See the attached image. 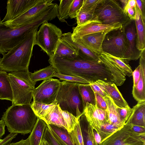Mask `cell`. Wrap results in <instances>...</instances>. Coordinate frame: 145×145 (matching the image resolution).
Instances as JSON below:
<instances>
[{
	"label": "cell",
	"instance_id": "6f0895ef",
	"mask_svg": "<svg viewBox=\"0 0 145 145\" xmlns=\"http://www.w3.org/2000/svg\"><path fill=\"white\" fill-rule=\"evenodd\" d=\"M40 145H46V140L42 138Z\"/></svg>",
	"mask_w": 145,
	"mask_h": 145
},
{
	"label": "cell",
	"instance_id": "83f0119b",
	"mask_svg": "<svg viewBox=\"0 0 145 145\" xmlns=\"http://www.w3.org/2000/svg\"><path fill=\"white\" fill-rule=\"evenodd\" d=\"M7 72L0 70V99L12 101L13 95Z\"/></svg>",
	"mask_w": 145,
	"mask_h": 145
},
{
	"label": "cell",
	"instance_id": "8fae6325",
	"mask_svg": "<svg viewBox=\"0 0 145 145\" xmlns=\"http://www.w3.org/2000/svg\"><path fill=\"white\" fill-rule=\"evenodd\" d=\"M60 85L58 79L50 78L44 80L35 89L33 101L46 105L57 103L56 98Z\"/></svg>",
	"mask_w": 145,
	"mask_h": 145
},
{
	"label": "cell",
	"instance_id": "ac0fdd59",
	"mask_svg": "<svg viewBox=\"0 0 145 145\" xmlns=\"http://www.w3.org/2000/svg\"><path fill=\"white\" fill-rule=\"evenodd\" d=\"M108 32H102L88 34L79 40L86 47L99 55L102 52V43Z\"/></svg>",
	"mask_w": 145,
	"mask_h": 145
},
{
	"label": "cell",
	"instance_id": "db71d44e",
	"mask_svg": "<svg viewBox=\"0 0 145 145\" xmlns=\"http://www.w3.org/2000/svg\"><path fill=\"white\" fill-rule=\"evenodd\" d=\"M94 135L95 140L98 145H101V139L100 135L94 130Z\"/></svg>",
	"mask_w": 145,
	"mask_h": 145
},
{
	"label": "cell",
	"instance_id": "6da1fadb",
	"mask_svg": "<svg viewBox=\"0 0 145 145\" xmlns=\"http://www.w3.org/2000/svg\"><path fill=\"white\" fill-rule=\"evenodd\" d=\"M38 28L29 31L22 41L0 57V70L10 72L28 70Z\"/></svg>",
	"mask_w": 145,
	"mask_h": 145
},
{
	"label": "cell",
	"instance_id": "bcb514c9",
	"mask_svg": "<svg viewBox=\"0 0 145 145\" xmlns=\"http://www.w3.org/2000/svg\"><path fill=\"white\" fill-rule=\"evenodd\" d=\"M136 6L138 9L142 18L145 20V4L144 0H136Z\"/></svg>",
	"mask_w": 145,
	"mask_h": 145
},
{
	"label": "cell",
	"instance_id": "6125c7cd",
	"mask_svg": "<svg viewBox=\"0 0 145 145\" xmlns=\"http://www.w3.org/2000/svg\"></svg>",
	"mask_w": 145,
	"mask_h": 145
},
{
	"label": "cell",
	"instance_id": "9a60e30c",
	"mask_svg": "<svg viewBox=\"0 0 145 145\" xmlns=\"http://www.w3.org/2000/svg\"><path fill=\"white\" fill-rule=\"evenodd\" d=\"M39 0H8L7 2V12L3 22L12 20L20 16L33 7Z\"/></svg>",
	"mask_w": 145,
	"mask_h": 145
},
{
	"label": "cell",
	"instance_id": "4fadbf2b",
	"mask_svg": "<svg viewBox=\"0 0 145 145\" xmlns=\"http://www.w3.org/2000/svg\"><path fill=\"white\" fill-rule=\"evenodd\" d=\"M123 26L120 23L113 24H104L99 21L91 20L80 25L72 28L71 34L72 40L75 42L85 35L102 32H109L111 31L121 28Z\"/></svg>",
	"mask_w": 145,
	"mask_h": 145
},
{
	"label": "cell",
	"instance_id": "f5cc1de1",
	"mask_svg": "<svg viewBox=\"0 0 145 145\" xmlns=\"http://www.w3.org/2000/svg\"><path fill=\"white\" fill-rule=\"evenodd\" d=\"M5 124L4 121L1 120L0 121V138L5 134Z\"/></svg>",
	"mask_w": 145,
	"mask_h": 145
},
{
	"label": "cell",
	"instance_id": "2e32d148",
	"mask_svg": "<svg viewBox=\"0 0 145 145\" xmlns=\"http://www.w3.org/2000/svg\"><path fill=\"white\" fill-rule=\"evenodd\" d=\"M129 44V49L125 59L128 61L136 60L141 55L142 51L137 47V31L135 20H131L123 25Z\"/></svg>",
	"mask_w": 145,
	"mask_h": 145
},
{
	"label": "cell",
	"instance_id": "ffe728a7",
	"mask_svg": "<svg viewBox=\"0 0 145 145\" xmlns=\"http://www.w3.org/2000/svg\"><path fill=\"white\" fill-rule=\"evenodd\" d=\"M134 9L137 31V47L139 51H142L145 49V20L142 18L137 6Z\"/></svg>",
	"mask_w": 145,
	"mask_h": 145
},
{
	"label": "cell",
	"instance_id": "4dcf8cb0",
	"mask_svg": "<svg viewBox=\"0 0 145 145\" xmlns=\"http://www.w3.org/2000/svg\"><path fill=\"white\" fill-rule=\"evenodd\" d=\"M104 53L109 59L117 66L122 73L125 76L129 77L132 76L133 71L129 64V61L123 58Z\"/></svg>",
	"mask_w": 145,
	"mask_h": 145
},
{
	"label": "cell",
	"instance_id": "816d5d0a",
	"mask_svg": "<svg viewBox=\"0 0 145 145\" xmlns=\"http://www.w3.org/2000/svg\"><path fill=\"white\" fill-rule=\"evenodd\" d=\"M8 145H30L28 138L26 140L22 139L19 141L10 143Z\"/></svg>",
	"mask_w": 145,
	"mask_h": 145
},
{
	"label": "cell",
	"instance_id": "b9f144b4",
	"mask_svg": "<svg viewBox=\"0 0 145 145\" xmlns=\"http://www.w3.org/2000/svg\"><path fill=\"white\" fill-rule=\"evenodd\" d=\"M118 113L122 120L125 123L129 120L133 112V108L117 107Z\"/></svg>",
	"mask_w": 145,
	"mask_h": 145
},
{
	"label": "cell",
	"instance_id": "f1b7e54d",
	"mask_svg": "<svg viewBox=\"0 0 145 145\" xmlns=\"http://www.w3.org/2000/svg\"><path fill=\"white\" fill-rule=\"evenodd\" d=\"M55 72V68L50 65L33 73L29 72V75L31 80L36 82L38 81L52 78Z\"/></svg>",
	"mask_w": 145,
	"mask_h": 145
},
{
	"label": "cell",
	"instance_id": "ee69618b",
	"mask_svg": "<svg viewBox=\"0 0 145 145\" xmlns=\"http://www.w3.org/2000/svg\"><path fill=\"white\" fill-rule=\"evenodd\" d=\"M119 129L118 127L108 123L105 124L102 127V130L106 138Z\"/></svg>",
	"mask_w": 145,
	"mask_h": 145
},
{
	"label": "cell",
	"instance_id": "4316f807",
	"mask_svg": "<svg viewBox=\"0 0 145 145\" xmlns=\"http://www.w3.org/2000/svg\"><path fill=\"white\" fill-rule=\"evenodd\" d=\"M47 126L61 145H74L66 129L53 125H47Z\"/></svg>",
	"mask_w": 145,
	"mask_h": 145
},
{
	"label": "cell",
	"instance_id": "1f68e13d",
	"mask_svg": "<svg viewBox=\"0 0 145 145\" xmlns=\"http://www.w3.org/2000/svg\"><path fill=\"white\" fill-rule=\"evenodd\" d=\"M78 51L74 49L65 42L61 39L59 40L54 55L66 56H76Z\"/></svg>",
	"mask_w": 145,
	"mask_h": 145
},
{
	"label": "cell",
	"instance_id": "ba28073f",
	"mask_svg": "<svg viewBox=\"0 0 145 145\" xmlns=\"http://www.w3.org/2000/svg\"><path fill=\"white\" fill-rule=\"evenodd\" d=\"M80 77L89 84L99 80L115 84L114 78L109 69L99 59H89L83 56L82 69Z\"/></svg>",
	"mask_w": 145,
	"mask_h": 145
},
{
	"label": "cell",
	"instance_id": "cb8c5ba5",
	"mask_svg": "<svg viewBox=\"0 0 145 145\" xmlns=\"http://www.w3.org/2000/svg\"><path fill=\"white\" fill-rule=\"evenodd\" d=\"M47 126L44 121L37 117L36 122L28 138L30 145H40Z\"/></svg>",
	"mask_w": 145,
	"mask_h": 145
},
{
	"label": "cell",
	"instance_id": "9c48e42d",
	"mask_svg": "<svg viewBox=\"0 0 145 145\" xmlns=\"http://www.w3.org/2000/svg\"><path fill=\"white\" fill-rule=\"evenodd\" d=\"M102 52L125 59L129 44L123 27L111 31L105 35L102 44Z\"/></svg>",
	"mask_w": 145,
	"mask_h": 145
},
{
	"label": "cell",
	"instance_id": "60d3db41",
	"mask_svg": "<svg viewBox=\"0 0 145 145\" xmlns=\"http://www.w3.org/2000/svg\"><path fill=\"white\" fill-rule=\"evenodd\" d=\"M102 0H84L80 11H94L96 7Z\"/></svg>",
	"mask_w": 145,
	"mask_h": 145
},
{
	"label": "cell",
	"instance_id": "d6a6232c",
	"mask_svg": "<svg viewBox=\"0 0 145 145\" xmlns=\"http://www.w3.org/2000/svg\"><path fill=\"white\" fill-rule=\"evenodd\" d=\"M132 94L138 102L145 101V78L140 72V78L137 84L133 86Z\"/></svg>",
	"mask_w": 145,
	"mask_h": 145
},
{
	"label": "cell",
	"instance_id": "74e56055",
	"mask_svg": "<svg viewBox=\"0 0 145 145\" xmlns=\"http://www.w3.org/2000/svg\"><path fill=\"white\" fill-rule=\"evenodd\" d=\"M53 77H57L59 78L61 80H63V81L82 84H89L88 82L87 81L81 78L62 74L56 72L54 73Z\"/></svg>",
	"mask_w": 145,
	"mask_h": 145
},
{
	"label": "cell",
	"instance_id": "44dd1931",
	"mask_svg": "<svg viewBox=\"0 0 145 145\" xmlns=\"http://www.w3.org/2000/svg\"><path fill=\"white\" fill-rule=\"evenodd\" d=\"M103 98L107 106L106 110L108 117V123L120 129L125 123L119 116L117 109V106L109 97L107 96Z\"/></svg>",
	"mask_w": 145,
	"mask_h": 145
},
{
	"label": "cell",
	"instance_id": "7dc6e473",
	"mask_svg": "<svg viewBox=\"0 0 145 145\" xmlns=\"http://www.w3.org/2000/svg\"><path fill=\"white\" fill-rule=\"evenodd\" d=\"M141 72V68L139 65L133 72L132 76L133 79V86H136L139 80Z\"/></svg>",
	"mask_w": 145,
	"mask_h": 145
},
{
	"label": "cell",
	"instance_id": "d590c367",
	"mask_svg": "<svg viewBox=\"0 0 145 145\" xmlns=\"http://www.w3.org/2000/svg\"><path fill=\"white\" fill-rule=\"evenodd\" d=\"M61 112L67 127L69 133L73 130L76 124L79 121V118H77L71 113L61 109Z\"/></svg>",
	"mask_w": 145,
	"mask_h": 145
},
{
	"label": "cell",
	"instance_id": "e575fe53",
	"mask_svg": "<svg viewBox=\"0 0 145 145\" xmlns=\"http://www.w3.org/2000/svg\"><path fill=\"white\" fill-rule=\"evenodd\" d=\"M59 1L57 17L61 22H66L65 19L69 17V10L73 0H60Z\"/></svg>",
	"mask_w": 145,
	"mask_h": 145
},
{
	"label": "cell",
	"instance_id": "681fc988",
	"mask_svg": "<svg viewBox=\"0 0 145 145\" xmlns=\"http://www.w3.org/2000/svg\"><path fill=\"white\" fill-rule=\"evenodd\" d=\"M124 10L127 14L131 20H135V12L134 8L125 7Z\"/></svg>",
	"mask_w": 145,
	"mask_h": 145
},
{
	"label": "cell",
	"instance_id": "3957f363",
	"mask_svg": "<svg viewBox=\"0 0 145 145\" xmlns=\"http://www.w3.org/2000/svg\"><path fill=\"white\" fill-rule=\"evenodd\" d=\"M37 118L30 103L12 105L4 113L1 120L10 133L24 135L31 132Z\"/></svg>",
	"mask_w": 145,
	"mask_h": 145
},
{
	"label": "cell",
	"instance_id": "d4e9b609",
	"mask_svg": "<svg viewBox=\"0 0 145 145\" xmlns=\"http://www.w3.org/2000/svg\"><path fill=\"white\" fill-rule=\"evenodd\" d=\"M79 121L84 145H98L95 139L94 129L87 120L83 114L80 117Z\"/></svg>",
	"mask_w": 145,
	"mask_h": 145
},
{
	"label": "cell",
	"instance_id": "d6986e66",
	"mask_svg": "<svg viewBox=\"0 0 145 145\" xmlns=\"http://www.w3.org/2000/svg\"><path fill=\"white\" fill-rule=\"evenodd\" d=\"M71 32L63 33L60 39L65 42L74 49L78 50L87 58L95 61L99 60V55L86 47L79 39L75 42L73 41L71 38Z\"/></svg>",
	"mask_w": 145,
	"mask_h": 145
},
{
	"label": "cell",
	"instance_id": "836d02e7",
	"mask_svg": "<svg viewBox=\"0 0 145 145\" xmlns=\"http://www.w3.org/2000/svg\"><path fill=\"white\" fill-rule=\"evenodd\" d=\"M57 104L46 105L33 101L31 103V105L33 110L37 117L42 119Z\"/></svg>",
	"mask_w": 145,
	"mask_h": 145
},
{
	"label": "cell",
	"instance_id": "30bf717a",
	"mask_svg": "<svg viewBox=\"0 0 145 145\" xmlns=\"http://www.w3.org/2000/svg\"><path fill=\"white\" fill-rule=\"evenodd\" d=\"M132 126L127 122L122 127L103 141L101 145H145V133L135 132Z\"/></svg>",
	"mask_w": 145,
	"mask_h": 145
},
{
	"label": "cell",
	"instance_id": "7bdbcfd3",
	"mask_svg": "<svg viewBox=\"0 0 145 145\" xmlns=\"http://www.w3.org/2000/svg\"><path fill=\"white\" fill-rule=\"evenodd\" d=\"M42 138L51 145H61L54 137L47 126L45 129Z\"/></svg>",
	"mask_w": 145,
	"mask_h": 145
},
{
	"label": "cell",
	"instance_id": "680465c9",
	"mask_svg": "<svg viewBox=\"0 0 145 145\" xmlns=\"http://www.w3.org/2000/svg\"><path fill=\"white\" fill-rule=\"evenodd\" d=\"M46 145H51L46 140Z\"/></svg>",
	"mask_w": 145,
	"mask_h": 145
},
{
	"label": "cell",
	"instance_id": "8992f818",
	"mask_svg": "<svg viewBox=\"0 0 145 145\" xmlns=\"http://www.w3.org/2000/svg\"><path fill=\"white\" fill-rule=\"evenodd\" d=\"M91 20L104 24L120 23L123 25L131 20L118 1L102 0L94 11Z\"/></svg>",
	"mask_w": 145,
	"mask_h": 145
},
{
	"label": "cell",
	"instance_id": "11a10c76",
	"mask_svg": "<svg viewBox=\"0 0 145 145\" xmlns=\"http://www.w3.org/2000/svg\"><path fill=\"white\" fill-rule=\"evenodd\" d=\"M136 6L135 0H128L125 7L134 8Z\"/></svg>",
	"mask_w": 145,
	"mask_h": 145
},
{
	"label": "cell",
	"instance_id": "91938a15",
	"mask_svg": "<svg viewBox=\"0 0 145 145\" xmlns=\"http://www.w3.org/2000/svg\"><path fill=\"white\" fill-rule=\"evenodd\" d=\"M2 140H3V139H1L0 138V142H1L2 141Z\"/></svg>",
	"mask_w": 145,
	"mask_h": 145
},
{
	"label": "cell",
	"instance_id": "f6af8a7d",
	"mask_svg": "<svg viewBox=\"0 0 145 145\" xmlns=\"http://www.w3.org/2000/svg\"><path fill=\"white\" fill-rule=\"evenodd\" d=\"M96 101V105L99 108L106 110L107 105L103 98L96 92H94Z\"/></svg>",
	"mask_w": 145,
	"mask_h": 145
},
{
	"label": "cell",
	"instance_id": "52a82bcc",
	"mask_svg": "<svg viewBox=\"0 0 145 145\" xmlns=\"http://www.w3.org/2000/svg\"><path fill=\"white\" fill-rule=\"evenodd\" d=\"M62 34L61 30L55 25L48 22H44L37 31L35 45L50 57L54 55Z\"/></svg>",
	"mask_w": 145,
	"mask_h": 145
},
{
	"label": "cell",
	"instance_id": "277c9868",
	"mask_svg": "<svg viewBox=\"0 0 145 145\" xmlns=\"http://www.w3.org/2000/svg\"><path fill=\"white\" fill-rule=\"evenodd\" d=\"M79 83L63 81L56 101L60 108L67 111L78 118L83 114L84 107L79 88Z\"/></svg>",
	"mask_w": 145,
	"mask_h": 145
},
{
	"label": "cell",
	"instance_id": "9f6ffc18",
	"mask_svg": "<svg viewBox=\"0 0 145 145\" xmlns=\"http://www.w3.org/2000/svg\"><path fill=\"white\" fill-rule=\"evenodd\" d=\"M128 1V0H120L118 1L121 3L122 5L121 7L123 10L126 7Z\"/></svg>",
	"mask_w": 145,
	"mask_h": 145
},
{
	"label": "cell",
	"instance_id": "7c38bea8",
	"mask_svg": "<svg viewBox=\"0 0 145 145\" xmlns=\"http://www.w3.org/2000/svg\"><path fill=\"white\" fill-rule=\"evenodd\" d=\"M54 0H39L36 5L26 12L15 18L3 22L10 28L19 27L37 19L44 13L53 3Z\"/></svg>",
	"mask_w": 145,
	"mask_h": 145
},
{
	"label": "cell",
	"instance_id": "603a6c76",
	"mask_svg": "<svg viewBox=\"0 0 145 145\" xmlns=\"http://www.w3.org/2000/svg\"><path fill=\"white\" fill-rule=\"evenodd\" d=\"M99 59L109 69L114 78L116 86L122 85L126 80L125 76L117 66L109 59L102 52L99 55Z\"/></svg>",
	"mask_w": 145,
	"mask_h": 145
},
{
	"label": "cell",
	"instance_id": "5b68a950",
	"mask_svg": "<svg viewBox=\"0 0 145 145\" xmlns=\"http://www.w3.org/2000/svg\"><path fill=\"white\" fill-rule=\"evenodd\" d=\"M13 95L12 105L30 104L36 82L31 79L29 70L8 73Z\"/></svg>",
	"mask_w": 145,
	"mask_h": 145
},
{
	"label": "cell",
	"instance_id": "484cf974",
	"mask_svg": "<svg viewBox=\"0 0 145 145\" xmlns=\"http://www.w3.org/2000/svg\"><path fill=\"white\" fill-rule=\"evenodd\" d=\"M133 108V113L127 121L133 125L145 127V101L138 102Z\"/></svg>",
	"mask_w": 145,
	"mask_h": 145
},
{
	"label": "cell",
	"instance_id": "f907efd6",
	"mask_svg": "<svg viewBox=\"0 0 145 145\" xmlns=\"http://www.w3.org/2000/svg\"><path fill=\"white\" fill-rule=\"evenodd\" d=\"M133 130L138 133H145V127L140 126L133 125Z\"/></svg>",
	"mask_w": 145,
	"mask_h": 145
},
{
	"label": "cell",
	"instance_id": "94428289",
	"mask_svg": "<svg viewBox=\"0 0 145 145\" xmlns=\"http://www.w3.org/2000/svg\"><path fill=\"white\" fill-rule=\"evenodd\" d=\"M1 22V18L0 17V22Z\"/></svg>",
	"mask_w": 145,
	"mask_h": 145
},
{
	"label": "cell",
	"instance_id": "e0dca14e",
	"mask_svg": "<svg viewBox=\"0 0 145 145\" xmlns=\"http://www.w3.org/2000/svg\"><path fill=\"white\" fill-rule=\"evenodd\" d=\"M95 82L112 99L117 106L121 108L129 107L114 83L99 80Z\"/></svg>",
	"mask_w": 145,
	"mask_h": 145
},
{
	"label": "cell",
	"instance_id": "7402d4cb",
	"mask_svg": "<svg viewBox=\"0 0 145 145\" xmlns=\"http://www.w3.org/2000/svg\"><path fill=\"white\" fill-rule=\"evenodd\" d=\"M42 120L47 125H53L67 130V127L61 112V109L57 104Z\"/></svg>",
	"mask_w": 145,
	"mask_h": 145
},
{
	"label": "cell",
	"instance_id": "8d00e7d4",
	"mask_svg": "<svg viewBox=\"0 0 145 145\" xmlns=\"http://www.w3.org/2000/svg\"><path fill=\"white\" fill-rule=\"evenodd\" d=\"M69 133L74 145H84L79 121L75 125L74 129Z\"/></svg>",
	"mask_w": 145,
	"mask_h": 145
},
{
	"label": "cell",
	"instance_id": "ab89813d",
	"mask_svg": "<svg viewBox=\"0 0 145 145\" xmlns=\"http://www.w3.org/2000/svg\"><path fill=\"white\" fill-rule=\"evenodd\" d=\"M83 1L84 0H73L69 12V17L71 18H76L82 6Z\"/></svg>",
	"mask_w": 145,
	"mask_h": 145
},
{
	"label": "cell",
	"instance_id": "f35d334b",
	"mask_svg": "<svg viewBox=\"0 0 145 145\" xmlns=\"http://www.w3.org/2000/svg\"><path fill=\"white\" fill-rule=\"evenodd\" d=\"M94 12V11H79L76 18L77 25L91 20Z\"/></svg>",
	"mask_w": 145,
	"mask_h": 145
},
{
	"label": "cell",
	"instance_id": "7a4b0ae2",
	"mask_svg": "<svg viewBox=\"0 0 145 145\" xmlns=\"http://www.w3.org/2000/svg\"><path fill=\"white\" fill-rule=\"evenodd\" d=\"M57 14V9L51 6L35 20L18 27L10 28L6 26L3 22H0V54L7 53L22 41L29 31L55 18Z\"/></svg>",
	"mask_w": 145,
	"mask_h": 145
},
{
	"label": "cell",
	"instance_id": "5bb4252c",
	"mask_svg": "<svg viewBox=\"0 0 145 145\" xmlns=\"http://www.w3.org/2000/svg\"><path fill=\"white\" fill-rule=\"evenodd\" d=\"M83 114L90 125L100 136L101 142L106 138L102 130V126L108 123V117L106 110L98 108L87 103L84 109Z\"/></svg>",
	"mask_w": 145,
	"mask_h": 145
},
{
	"label": "cell",
	"instance_id": "c3c4849f",
	"mask_svg": "<svg viewBox=\"0 0 145 145\" xmlns=\"http://www.w3.org/2000/svg\"><path fill=\"white\" fill-rule=\"evenodd\" d=\"M89 84L94 92L97 93L103 97L108 96L107 94L95 82L90 83Z\"/></svg>",
	"mask_w": 145,
	"mask_h": 145
},
{
	"label": "cell",
	"instance_id": "f546056e",
	"mask_svg": "<svg viewBox=\"0 0 145 145\" xmlns=\"http://www.w3.org/2000/svg\"><path fill=\"white\" fill-rule=\"evenodd\" d=\"M79 88L84 108L87 103L95 105L96 101L94 93L89 84L79 83Z\"/></svg>",
	"mask_w": 145,
	"mask_h": 145
}]
</instances>
